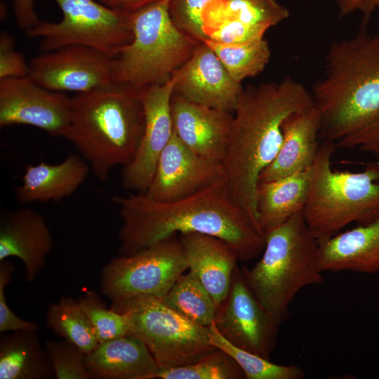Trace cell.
<instances>
[{
  "instance_id": "obj_19",
  "label": "cell",
  "mask_w": 379,
  "mask_h": 379,
  "mask_svg": "<svg viewBox=\"0 0 379 379\" xmlns=\"http://www.w3.org/2000/svg\"><path fill=\"white\" fill-rule=\"evenodd\" d=\"M321 116L315 104L288 115L281 125L279 150L260 175L258 182L283 178L312 167L321 145Z\"/></svg>"
},
{
  "instance_id": "obj_11",
  "label": "cell",
  "mask_w": 379,
  "mask_h": 379,
  "mask_svg": "<svg viewBox=\"0 0 379 379\" xmlns=\"http://www.w3.org/2000/svg\"><path fill=\"white\" fill-rule=\"evenodd\" d=\"M114 58L84 45L41 53L29 62L28 77L53 91L77 93L116 86Z\"/></svg>"
},
{
  "instance_id": "obj_17",
  "label": "cell",
  "mask_w": 379,
  "mask_h": 379,
  "mask_svg": "<svg viewBox=\"0 0 379 379\" xmlns=\"http://www.w3.org/2000/svg\"><path fill=\"white\" fill-rule=\"evenodd\" d=\"M173 131L193 152L222 164L233 113L190 102L173 92L171 102Z\"/></svg>"
},
{
  "instance_id": "obj_27",
  "label": "cell",
  "mask_w": 379,
  "mask_h": 379,
  "mask_svg": "<svg viewBox=\"0 0 379 379\" xmlns=\"http://www.w3.org/2000/svg\"><path fill=\"white\" fill-rule=\"evenodd\" d=\"M46 324L55 334L86 354L99 344L87 315L78 300L72 298L61 297L57 302L51 304Z\"/></svg>"
},
{
  "instance_id": "obj_24",
  "label": "cell",
  "mask_w": 379,
  "mask_h": 379,
  "mask_svg": "<svg viewBox=\"0 0 379 379\" xmlns=\"http://www.w3.org/2000/svg\"><path fill=\"white\" fill-rule=\"evenodd\" d=\"M312 166L275 180L259 182L256 190L257 224L265 236L295 213L303 211Z\"/></svg>"
},
{
  "instance_id": "obj_40",
  "label": "cell",
  "mask_w": 379,
  "mask_h": 379,
  "mask_svg": "<svg viewBox=\"0 0 379 379\" xmlns=\"http://www.w3.org/2000/svg\"><path fill=\"white\" fill-rule=\"evenodd\" d=\"M104 5L119 12L133 14L161 0H100Z\"/></svg>"
},
{
  "instance_id": "obj_13",
  "label": "cell",
  "mask_w": 379,
  "mask_h": 379,
  "mask_svg": "<svg viewBox=\"0 0 379 379\" xmlns=\"http://www.w3.org/2000/svg\"><path fill=\"white\" fill-rule=\"evenodd\" d=\"M70 120L69 98L28 76L0 79V127L29 125L63 136Z\"/></svg>"
},
{
  "instance_id": "obj_23",
  "label": "cell",
  "mask_w": 379,
  "mask_h": 379,
  "mask_svg": "<svg viewBox=\"0 0 379 379\" xmlns=\"http://www.w3.org/2000/svg\"><path fill=\"white\" fill-rule=\"evenodd\" d=\"M91 168L79 154L70 153L62 162L28 165L15 197L22 204L59 201L71 196L85 181Z\"/></svg>"
},
{
  "instance_id": "obj_20",
  "label": "cell",
  "mask_w": 379,
  "mask_h": 379,
  "mask_svg": "<svg viewBox=\"0 0 379 379\" xmlns=\"http://www.w3.org/2000/svg\"><path fill=\"white\" fill-rule=\"evenodd\" d=\"M189 271L213 298L218 307L227 298L238 258L222 239L209 234L191 232L178 234Z\"/></svg>"
},
{
  "instance_id": "obj_7",
  "label": "cell",
  "mask_w": 379,
  "mask_h": 379,
  "mask_svg": "<svg viewBox=\"0 0 379 379\" xmlns=\"http://www.w3.org/2000/svg\"><path fill=\"white\" fill-rule=\"evenodd\" d=\"M168 0L132 14L133 38L114 57V83L139 93L173 79L201 43L173 23Z\"/></svg>"
},
{
  "instance_id": "obj_38",
  "label": "cell",
  "mask_w": 379,
  "mask_h": 379,
  "mask_svg": "<svg viewBox=\"0 0 379 379\" xmlns=\"http://www.w3.org/2000/svg\"><path fill=\"white\" fill-rule=\"evenodd\" d=\"M340 18L359 11L366 25L371 14L379 8V0H334Z\"/></svg>"
},
{
  "instance_id": "obj_28",
  "label": "cell",
  "mask_w": 379,
  "mask_h": 379,
  "mask_svg": "<svg viewBox=\"0 0 379 379\" xmlns=\"http://www.w3.org/2000/svg\"><path fill=\"white\" fill-rule=\"evenodd\" d=\"M216 54L232 78L241 83L260 74L270 62L271 51L265 39L246 44L205 42Z\"/></svg>"
},
{
  "instance_id": "obj_35",
  "label": "cell",
  "mask_w": 379,
  "mask_h": 379,
  "mask_svg": "<svg viewBox=\"0 0 379 379\" xmlns=\"http://www.w3.org/2000/svg\"><path fill=\"white\" fill-rule=\"evenodd\" d=\"M266 30L244 24L240 21L225 19L215 28L207 32V39L225 44H246L262 40Z\"/></svg>"
},
{
  "instance_id": "obj_5",
  "label": "cell",
  "mask_w": 379,
  "mask_h": 379,
  "mask_svg": "<svg viewBox=\"0 0 379 379\" xmlns=\"http://www.w3.org/2000/svg\"><path fill=\"white\" fill-rule=\"evenodd\" d=\"M260 259L243 267L246 280L258 300L280 325L290 303L305 286L323 281L317 264L319 241L305 223L302 211L265 236Z\"/></svg>"
},
{
  "instance_id": "obj_15",
  "label": "cell",
  "mask_w": 379,
  "mask_h": 379,
  "mask_svg": "<svg viewBox=\"0 0 379 379\" xmlns=\"http://www.w3.org/2000/svg\"><path fill=\"white\" fill-rule=\"evenodd\" d=\"M223 179L222 164L198 156L173 131L144 194L156 201H172L190 196Z\"/></svg>"
},
{
  "instance_id": "obj_10",
  "label": "cell",
  "mask_w": 379,
  "mask_h": 379,
  "mask_svg": "<svg viewBox=\"0 0 379 379\" xmlns=\"http://www.w3.org/2000/svg\"><path fill=\"white\" fill-rule=\"evenodd\" d=\"M187 269L175 234L133 255L112 258L102 270L100 288L112 303L145 296L161 299Z\"/></svg>"
},
{
  "instance_id": "obj_25",
  "label": "cell",
  "mask_w": 379,
  "mask_h": 379,
  "mask_svg": "<svg viewBox=\"0 0 379 379\" xmlns=\"http://www.w3.org/2000/svg\"><path fill=\"white\" fill-rule=\"evenodd\" d=\"M38 331H18L0 340V379H48L52 365Z\"/></svg>"
},
{
  "instance_id": "obj_22",
  "label": "cell",
  "mask_w": 379,
  "mask_h": 379,
  "mask_svg": "<svg viewBox=\"0 0 379 379\" xmlns=\"http://www.w3.org/2000/svg\"><path fill=\"white\" fill-rule=\"evenodd\" d=\"M91 378L154 379L159 367L146 345L132 334L99 343L86 356Z\"/></svg>"
},
{
  "instance_id": "obj_36",
  "label": "cell",
  "mask_w": 379,
  "mask_h": 379,
  "mask_svg": "<svg viewBox=\"0 0 379 379\" xmlns=\"http://www.w3.org/2000/svg\"><path fill=\"white\" fill-rule=\"evenodd\" d=\"M14 271V265L8 259L0 261V332L38 331L39 325L37 323L18 317L11 310L6 302L5 288L10 282Z\"/></svg>"
},
{
  "instance_id": "obj_29",
  "label": "cell",
  "mask_w": 379,
  "mask_h": 379,
  "mask_svg": "<svg viewBox=\"0 0 379 379\" xmlns=\"http://www.w3.org/2000/svg\"><path fill=\"white\" fill-rule=\"evenodd\" d=\"M212 345L228 354L242 369L246 379H300L303 370L295 365H280L239 347L225 338L213 322L209 326Z\"/></svg>"
},
{
  "instance_id": "obj_6",
  "label": "cell",
  "mask_w": 379,
  "mask_h": 379,
  "mask_svg": "<svg viewBox=\"0 0 379 379\" xmlns=\"http://www.w3.org/2000/svg\"><path fill=\"white\" fill-rule=\"evenodd\" d=\"M336 149L331 142L321 143L302 211L319 242L352 222L365 225L379 217V164H368L359 172L334 171L331 159Z\"/></svg>"
},
{
  "instance_id": "obj_32",
  "label": "cell",
  "mask_w": 379,
  "mask_h": 379,
  "mask_svg": "<svg viewBox=\"0 0 379 379\" xmlns=\"http://www.w3.org/2000/svg\"><path fill=\"white\" fill-rule=\"evenodd\" d=\"M78 302L87 315L99 343L131 334L128 316L107 308L94 291L87 290Z\"/></svg>"
},
{
  "instance_id": "obj_30",
  "label": "cell",
  "mask_w": 379,
  "mask_h": 379,
  "mask_svg": "<svg viewBox=\"0 0 379 379\" xmlns=\"http://www.w3.org/2000/svg\"><path fill=\"white\" fill-rule=\"evenodd\" d=\"M160 379H241L244 373L228 354L217 349L185 366L159 369Z\"/></svg>"
},
{
  "instance_id": "obj_37",
  "label": "cell",
  "mask_w": 379,
  "mask_h": 379,
  "mask_svg": "<svg viewBox=\"0 0 379 379\" xmlns=\"http://www.w3.org/2000/svg\"><path fill=\"white\" fill-rule=\"evenodd\" d=\"M29 74V63L15 47L12 35L3 32L0 36V79L22 77Z\"/></svg>"
},
{
  "instance_id": "obj_4",
  "label": "cell",
  "mask_w": 379,
  "mask_h": 379,
  "mask_svg": "<svg viewBox=\"0 0 379 379\" xmlns=\"http://www.w3.org/2000/svg\"><path fill=\"white\" fill-rule=\"evenodd\" d=\"M70 120L63 135L100 181L135 157L145 129L138 92L114 86L69 98Z\"/></svg>"
},
{
  "instance_id": "obj_8",
  "label": "cell",
  "mask_w": 379,
  "mask_h": 379,
  "mask_svg": "<svg viewBox=\"0 0 379 379\" xmlns=\"http://www.w3.org/2000/svg\"><path fill=\"white\" fill-rule=\"evenodd\" d=\"M128 316L131 334L147 347L159 369L185 366L215 351L209 326L194 322L152 296L112 303Z\"/></svg>"
},
{
  "instance_id": "obj_39",
  "label": "cell",
  "mask_w": 379,
  "mask_h": 379,
  "mask_svg": "<svg viewBox=\"0 0 379 379\" xmlns=\"http://www.w3.org/2000/svg\"><path fill=\"white\" fill-rule=\"evenodd\" d=\"M12 4L15 21L21 29L26 32L40 22L34 10V0H12Z\"/></svg>"
},
{
  "instance_id": "obj_18",
  "label": "cell",
  "mask_w": 379,
  "mask_h": 379,
  "mask_svg": "<svg viewBox=\"0 0 379 379\" xmlns=\"http://www.w3.org/2000/svg\"><path fill=\"white\" fill-rule=\"evenodd\" d=\"M53 239L44 217L29 208L7 212L0 225V261L20 259L25 279L34 281L44 269Z\"/></svg>"
},
{
  "instance_id": "obj_31",
  "label": "cell",
  "mask_w": 379,
  "mask_h": 379,
  "mask_svg": "<svg viewBox=\"0 0 379 379\" xmlns=\"http://www.w3.org/2000/svg\"><path fill=\"white\" fill-rule=\"evenodd\" d=\"M222 1L223 20H236L266 31L286 20L290 15L288 9L277 0H222Z\"/></svg>"
},
{
  "instance_id": "obj_41",
  "label": "cell",
  "mask_w": 379,
  "mask_h": 379,
  "mask_svg": "<svg viewBox=\"0 0 379 379\" xmlns=\"http://www.w3.org/2000/svg\"><path fill=\"white\" fill-rule=\"evenodd\" d=\"M307 1H309V0H307Z\"/></svg>"
},
{
  "instance_id": "obj_3",
  "label": "cell",
  "mask_w": 379,
  "mask_h": 379,
  "mask_svg": "<svg viewBox=\"0 0 379 379\" xmlns=\"http://www.w3.org/2000/svg\"><path fill=\"white\" fill-rule=\"evenodd\" d=\"M313 105L312 93L290 77L249 85L240 94L222 166L232 201L258 230L257 186L279 150L282 123L291 114Z\"/></svg>"
},
{
  "instance_id": "obj_34",
  "label": "cell",
  "mask_w": 379,
  "mask_h": 379,
  "mask_svg": "<svg viewBox=\"0 0 379 379\" xmlns=\"http://www.w3.org/2000/svg\"><path fill=\"white\" fill-rule=\"evenodd\" d=\"M212 0H168V10L171 21L183 34L204 43L207 39L204 32L202 14Z\"/></svg>"
},
{
  "instance_id": "obj_1",
  "label": "cell",
  "mask_w": 379,
  "mask_h": 379,
  "mask_svg": "<svg viewBox=\"0 0 379 379\" xmlns=\"http://www.w3.org/2000/svg\"><path fill=\"white\" fill-rule=\"evenodd\" d=\"M112 201L121 220L119 255H131L171 236L191 232L222 239L239 260H253L265 248V237L232 201L225 179L172 201H156L138 192L116 195Z\"/></svg>"
},
{
  "instance_id": "obj_12",
  "label": "cell",
  "mask_w": 379,
  "mask_h": 379,
  "mask_svg": "<svg viewBox=\"0 0 379 379\" xmlns=\"http://www.w3.org/2000/svg\"><path fill=\"white\" fill-rule=\"evenodd\" d=\"M213 323L225 338L239 347L267 359L274 348L279 324L255 295L238 265Z\"/></svg>"
},
{
  "instance_id": "obj_9",
  "label": "cell",
  "mask_w": 379,
  "mask_h": 379,
  "mask_svg": "<svg viewBox=\"0 0 379 379\" xmlns=\"http://www.w3.org/2000/svg\"><path fill=\"white\" fill-rule=\"evenodd\" d=\"M54 1L62 11V20L40 21L26 31L27 36L39 39L41 53L84 45L114 58L132 40V14L117 11L93 0Z\"/></svg>"
},
{
  "instance_id": "obj_21",
  "label": "cell",
  "mask_w": 379,
  "mask_h": 379,
  "mask_svg": "<svg viewBox=\"0 0 379 379\" xmlns=\"http://www.w3.org/2000/svg\"><path fill=\"white\" fill-rule=\"evenodd\" d=\"M317 264L321 272H379V217L319 242Z\"/></svg>"
},
{
  "instance_id": "obj_33",
  "label": "cell",
  "mask_w": 379,
  "mask_h": 379,
  "mask_svg": "<svg viewBox=\"0 0 379 379\" xmlns=\"http://www.w3.org/2000/svg\"><path fill=\"white\" fill-rule=\"evenodd\" d=\"M45 349L57 379H91L82 350L66 340H47Z\"/></svg>"
},
{
  "instance_id": "obj_26",
  "label": "cell",
  "mask_w": 379,
  "mask_h": 379,
  "mask_svg": "<svg viewBox=\"0 0 379 379\" xmlns=\"http://www.w3.org/2000/svg\"><path fill=\"white\" fill-rule=\"evenodd\" d=\"M160 300L170 309L197 324L209 326L215 320V302L190 271L183 273Z\"/></svg>"
},
{
  "instance_id": "obj_14",
  "label": "cell",
  "mask_w": 379,
  "mask_h": 379,
  "mask_svg": "<svg viewBox=\"0 0 379 379\" xmlns=\"http://www.w3.org/2000/svg\"><path fill=\"white\" fill-rule=\"evenodd\" d=\"M175 79L139 92L145 113V129L138 150L123 167L121 185L126 190L144 193L149 187L159 158L173 133L171 102Z\"/></svg>"
},
{
  "instance_id": "obj_2",
  "label": "cell",
  "mask_w": 379,
  "mask_h": 379,
  "mask_svg": "<svg viewBox=\"0 0 379 379\" xmlns=\"http://www.w3.org/2000/svg\"><path fill=\"white\" fill-rule=\"evenodd\" d=\"M312 95L321 116L320 138L371 154L379 164V34L363 24L353 36L333 42Z\"/></svg>"
},
{
  "instance_id": "obj_16",
  "label": "cell",
  "mask_w": 379,
  "mask_h": 379,
  "mask_svg": "<svg viewBox=\"0 0 379 379\" xmlns=\"http://www.w3.org/2000/svg\"><path fill=\"white\" fill-rule=\"evenodd\" d=\"M173 77L174 93L190 102L231 113L234 112L244 88L205 43L198 45Z\"/></svg>"
}]
</instances>
